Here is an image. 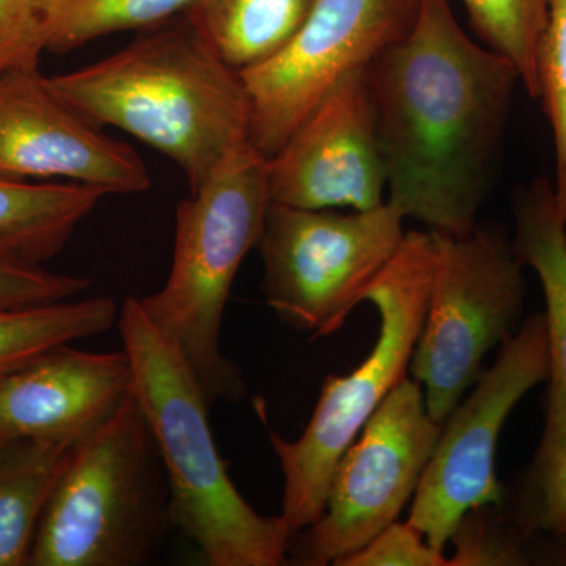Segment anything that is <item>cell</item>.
<instances>
[{"instance_id":"cell-4","label":"cell","mask_w":566,"mask_h":566,"mask_svg":"<svg viewBox=\"0 0 566 566\" xmlns=\"http://www.w3.org/2000/svg\"><path fill=\"white\" fill-rule=\"evenodd\" d=\"M270 203L268 158L244 142L178 205L167 281L139 300L191 365L210 405L245 395L243 375L223 356L219 338L234 277L259 245Z\"/></svg>"},{"instance_id":"cell-9","label":"cell","mask_w":566,"mask_h":566,"mask_svg":"<svg viewBox=\"0 0 566 566\" xmlns=\"http://www.w3.org/2000/svg\"><path fill=\"white\" fill-rule=\"evenodd\" d=\"M549 370L545 315L536 314L505 338L493 367L442 423L408 517L436 549H446L468 513L504 502L495 475L499 436L524 395L549 379Z\"/></svg>"},{"instance_id":"cell-23","label":"cell","mask_w":566,"mask_h":566,"mask_svg":"<svg viewBox=\"0 0 566 566\" xmlns=\"http://www.w3.org/2000/svg\"><path fill=\"white\" fill-rule=\"evenodd\" d=\"M88 286V279L52 273L41 263L0 245V307L57 303L71 300Z\"/></svg>"},{"instance_id":"cell-11","label":"cell","mask_w":566,"mask_h":566,"mask_svg":"<svg viewBox=\"0 0 566 566\" xmlns=\"http://www.w3.org/2000/svg\"><path fill=\"white\" fill-rule=\"evenodd\" d=\"M423 0H316L303 29L271 61L241 73L251 144L271 158L337 82L411 31Z\"/></svg>"},{"instance_id":"cell-8","label":"cell","mask_w":566,"mask_h":566,"mask_svg":"<svg viewBox=\"0 0 566 566\" xmlns=\"http://www.w3.org/2000/svg\"><path fill=\"white\" fill-rule=\"evenodd\" d=\"M431 234L433 285L409 370L424 389L428 412L444 423L482 375L486 353L515 333L526 282L501 233L476 226L461 237Z\"/></svg>"},{"instance_id":"cell-26","label":"cell","mask_w":566,"mask_h":566,"mask_svg":"<svg viewBox=\"0 0 566 566\" xmlns=\"http://www.w3.org/2000/svg\"><path fill=\"white\" fill-rule=\"evenodd\" d=\"M450 542L455 543L457 554L450 558L449 566L527 564L521 547L501 535L483 509L468 513L450 536Z\"/></svg>"},{"instance_id":"cell-7","label":"cell","mask_w":566,"mask_h":566,"mask_svg":"<svg viewBox=\"0 0 566 566\" xmlns=\"http://www.w3.org/2000/svg\"><path fill=\"white\" fill-rule=\"evenodd\" d=\"M403 221L389 200L348 214L271 202L259 241L268 305L312 338L337 333L403 243Z\"/></svg>"},{"instance_id":"cell-22","label":"cell","mask_w":566,"mask_h":566,"mask_svg":"<svg viewBox=\"0 0 566 566\" xmlns=\"http://www.w3.org/2000/svg\"><path fill=\"white\" fill-rule=\"evenodd\" d=\"M536 80L543 109L553 132L556 151L558 211L566 223V0H551L545 33L539 43Z\"/></svg>"},{"instance_id":"cell-12","label":"cell","mask_w":566,"mask_h":566,"mask_svg":"<svg viewBox=\"0 0 566 566\" xmlns=\"http://www.w3.org/2000/svg\"><path fill=\"white\" fill-rule=\"evenodd\" d=\"M271 202L307 210H374L386 174L365 69L346 74L268 158Z\"/></svg>"},{"instance_id":"cell-1","label":"cell","mask_w":566,"mask_h":566,"mask_svg":"<svg viewBox=\"0 0 566 566\" xmlns=\"http://www.w3.org/2000/svg\"><path fill=\"white\" fill-rule=\"evenodd\" d=\"M389 202L431 232L471 233L520 74L469 39L449 0L365 69Z\"/></svg>"},{"instance_id":"cell-15","label":"cell","mask_w":566,"mask_h":566,"mask_svg":"<svg viewBox=\"0 0 566 566\" xmlns=\"http://www.w3.org/2000/svg\"><path fill=\"white\" fill-rule=\"evenodd\" d=\"M515 240L520 262L538 275L545 294L549 344V400L534 465L546 463L566 444V223L553 181L538 178L515 197Z\"/></svg>"},{"instance_id":"cell-18","label":"cell","mask_w":566,"mask_h":566,"mask_svg":"<svg viewBox=\"0 0 566 566\" xmlns=\"http://www.w3.org/2000/svg\"><path fill=\"white\" fill-rule=\"evenodd\" d=\"M74 447L33 439L0 442V566L29 565L41 516Z\"/></svg>"},{"instance_id":"cell-6","label":"cell","mask_w":566,"mask_h":566,"mask_svg":"<svg viewBox=\"0 0 566 566\" xmlns=\"http://www.w3.org/2000/svg\"><path fill=\"white\" fill-rule=\"evenodd\" d=\"M434 262L431 232L405 234L394 259L364 294L379 314L378 340L367 359L352 374L327 376L300 439L270 434L283 474L282 517L293 536L322 516L338 460L406 378L427 315Z\"/></svg>"},{"instance_id":"cell-17","label":"cell","mask_w":566,"mask_h":566,"mask_svg":"<svg viewBox=\"0 0 566 566\" xmlns=\"http://www.w3.org/2000/svg\"><path fill=\"white\" fill-rule=\"evenodd\" d=\"M316 0H200L185 14L212 51L238 73L289 46Z\"/></svg>"},{"instance_id":"cell-25","label":"cell","mask_w":566,"mask_h":566,"mask_svg":"<svg viewBox=\"0 0 566 566\" xmlns=\"http://www.w3.org/2000/svg\"><path fill=\"white\" fill-rule=\"evenodd\" d=\"M337 566H449V558L408 521H395Z\"/></svg>"},{"instance_id":"cell-19","label":"cell","mask_w":566,"mask_h":566,"mask_svg":"<svg viewBox=\"0 0 566 566\" xmlns=\"http://www.w3.org/2000/svg\"><path fill=\"white\" fill-rule=\"evenodd\" d=\"M118 315L106 296L0 307V379L55 346L106 333Z\"/></svg>"},{"instance_id":"cell-24","label":"cell","mask_w":566,"mask_h":566,"mask_svg":"<svg viewBox=\"0 0 566 566\" xmlns=\"http://www.w3.org/2000/svg\"><path fill=\"white\" fill-rule=\"evenodd\" d=\"M43 51L40 0H0V77L39 69Z\"/></svg>"},{"instance_id":"cell-20","label":"cell","mask_w":566,"mask_h":566,"mask_svg":"<svg viewBox=\"0 0 566 566\" xmlns=\"http://www.w3.org/2000/svg\"><path fill=\"white\" fill-rule=\"evenodd\" d=\"M200 0H40L46 51L65 54L109 33L153 29Z\"/></svg>"},{"instance_id":"cell-5","label":"cell","mask_w":566,"mask_h":566,"mask_svg":"<svg viewBox=\"0 0 566 566\" xmlns=\"http://www.w3.org/2000/svg\"><path fill=\"white\" fill-rule=\"evenodd\" d=\"M169 523L166 471L133 394L74 447L41 516L29 565H144Z\"/></svg>"},{"instance_id":"cell-14","label":"cell","mask_w":566,"mask_h":566,"mask_svg":"<svg viewBox=\"0 0 566 566\" xmlns=\"http://www.w3.org/2000/svg\"><path fill=\"white\" fill-rule=\"evenodd\" d=\"M125 349L82 352L59 345L0 379V442L77 446L133 395Z\"/></svg>"},{"instance_id":"cell-2","label":"cell","mask_w":566,"mask_h":566,"mask_svg":"<svg viewBox=\"0 0 566 566\" xmlns=\"http://www.w3.org/2000/svg\"><path fill=\"white\" fill-rule=\"evenodd\" d=\"M44 81L85 120L128 133L172 159L189 191L233 148L251 142L241 73L186 18L150 29L109 57Z\"/></svg>"},{"instance_id":"cell-10","label":"cell","mask_w":566,"mask_h":566,"mask_svg":"<svg viewBox=\"0 0 566 566\" xmlns=\"http://www.w3.org/2000/svg\"><path fill=\"white\" fill-rule=\"evenodd\" d=\"M441 431L422 386L401 379L335 465L322 516L301 532L297 564L338 565L394 524L415 497Z\"/></svg>"},{"instance_id":"cell-27","label":"cell","mask_w":566,"mask_h":566,"mask_svg":"<svg viewBox=\"0 0 566 566\" xmlns=\"http://www.w3.org/2000/svg\"><path fill=\"white\" fill-rule=\"evenodd\" d=\"M536 501L535 526L566 538V444L546 463L534 465Z\"/></svg>"},{"instance_id":"cell-13","label":"cell","mask_w":566,"mask_h":566,"mask_svg":"<svg viewBox=\"0 0 566 566\" xmlns=\"http://www.w3.org/2000/svg\"><path fill=\"white\" fill-rule=\"evenodd\" d=\"M0 177L81 182L106 196L151 185L137 153L71 109L39 69L0 77Z\"/></svg>"},{"instance_id":"cell-21","label":"cell","mask_w":566,"mask_h":566,"mask_svg":"<svg viewBox=\"0 0 566 566\" xmlns=\"http://www.w3.org/2000/svg\"><path fill=\"white\" fill-rule=\"evenodd\" d=\"M551 0H463L476 33L515 65L528 95H538L536 61Z\"/></svg>"},{"instance_id":"cell-16","label":"cell","mask_w":566,"mask_h":566,"mask_svg":"<svg viewBox=\"0 0 566 566\" xmlns=\"http://www.w3.org/2000/svg\"><path fill=\"white\" fill-rule=\"evenodd\" d=\"M106 196L81 182L29 181L0 177V245L43 263Z\"/></svg>"},{"instance_id":"cell-3","label":"cell","mask_w":566,"mask_h":566,"mask_svg":"<svg viewBox=\"0 0 566 566\" xmlns=\"http://www.w3.org/2000/svg\"><path fill=\"white\" fill-rule=\"evenodd\" d=\"M133 367V394L150 427L169 485L170 523L211 566H281L293 534L241 495L219 455L199 379L178 346L128 297L118 315Z\"/></svg>"}]
</instances>
